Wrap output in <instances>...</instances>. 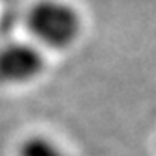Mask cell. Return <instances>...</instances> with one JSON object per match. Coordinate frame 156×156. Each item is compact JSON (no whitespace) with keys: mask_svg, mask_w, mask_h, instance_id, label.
Instances as JSON below:
<instances>
[{"mask_svg":"<svg viewBox=\"0 0 156 156\" xmlns=\"http://www.w3.org/2000/svg\"><path fill=\"white\" fill-rule=\"evenodd\" d=\"M30 33L50 49H66L76 42L82 19L76 9L62 0H40L26 17Z\"/></svg>","mask_w":156,"mask_h":156,"instance_id":"1","label":"cell"},{"mask_svg":"<svg viewBox=\"0 0 156 156\" xmlns=\"http://www.w3.org/2000/svg\"><path fill=\"white\" fill-rule=\"evenodd\" d=\"M44 56L35 45L14 42L0 49V82L28 83L44 71Z\"/></svg>","mask_w":156,"mask_h":156,"instance_id":"2","label":"cell"},{"mask_svg":"<svg viewBox=\"0 0 156 156\" xmlns=\"http://www.w3.org/2000/svg\"><path fill=\"white\" fill-rule=\"evenodd\" d=\"M19 156H68V154L54 140L42 137V135H33V137H28L21 144Z\"/></svg>","mask_w":156,"mask_h":156,"instance_id":"3","label":"cell"}]
</instances>
